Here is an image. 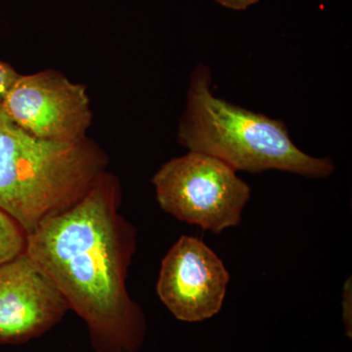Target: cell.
Segmentation results:
<instances>
[{"instance_id":"1","label":"cell","mask_w":352,"mask_h":352,"mask_svg":"<svg viewBox=\"0 0 352 352\" xmlns=\"http://www.w3.org/2000/svg\"><path fill=\"white\" fill-rule=\"evenodd\" d=\"M119 180L104 173L82 200L27 235L25 254L87 324L95 352H138L146 319L126 278L136 230L120 214Z\"/></svg>"},{"instance_id":"2","label":"cell","mask_w":352,"mask_h":352,"mask_svg":"<svg viewBox=\"0 0 352 352\" xmlns=\"http://www.w3.org/2000/svg\"><path fill=\"white\" fill-rule=\"evenodd\" d=\"M107 164V155L90 139L34 138L0 107V208L27 235L82 200Z\"/></svg>"},{"instance_id":"3","label":"cell","mask_w":352,"mask_h":352,"mask_svg":"<svg viewBox=\"0 0 352 352\" xmlns=\"http://www.w3.org/2000/svg\"><path fill=\"white\" fill-rule=\"evenodd\" d=\"M210 69L200 65L191 76L178 142L190 152L217 157L236 171L281 170L312 178L328 177L330 159L302 151L281 120L233 105L210 90Z\"/></svg>"},{"instance_id":"4","label":"cell","mask_w":352,"mask_h":352,"mask_svg":"<svg viewBox=\"0 0 352 352\" xmlns=\"http://www.w3.org/2000/svg\"><path fill=\"white\" fill-rule=\"evenodd\" d=\"M160 207L214 233L239 226L251 198L249 185L217 157L189 152L164 164L152 179Z\"/></svg>"},{"instance_id":"5","label":"cell","mask_w":352,"mask_h":352,"mask_svg":"<svg viewBox=\"0 0 352 352\" xmlns=\"http://www.w3.org/2000/svg\"><path fill=\"white\" fill-rule=\"evenodd\" d=\"M0 107L30 135L57 142L87 138L92 120L87 88L50 69L19 75Z\"/></svg>"},{"instance_id":"6","label":"cell","mask_w":352,"mask_h":352,"mask_svg":"<svg viewBox=\"0 0 352 352\" xmlns=\"http://www.w3.org/2000/svg\"><path fill=\"white\" fill-rule=\"evenodd\" d=\"M229 281L223 261L210 247L182 236L162 261L157 294L178 320L205 321L221 309Z\"/></svg>"},{"instance_id":"7","label":"cell","mask_w":352,"mask_h":352,"mask_svg":"<svg viewBox=\"0 0 352 352\" xmlns=\"http://www.w3.org/2000/svg\"><path fill=\"white\" fill-rule=\"evenodd\" d=\"M69 309L56 285L25 252L0 265V344L43 336Z\"/></svg>"},{"instance_id":"8","label":"cell","mask_w":352,"mask_h":352,"mask_svg":"<svg viewBox=\"0 0 352 352\" xmlns=\"http://www.w3.org/2000/svg\"><path fill=\"white\" fill-rule=\"evenodd\" d=\"M27 234L8 214L0 208V265L25 254Z\"/></svg>"},{"instance_id":"9","label":"cell","mask_w":352,"mask_h":352,"mask_svg":"<svg viewBox=\"0 0 352 352\" xmlns=\"http://www.w3.org/2000/svg\"><path fill=\"white\" fill-rule=\"evenodd\" d=\"M351 279L347 280L342 291V319L346 329V335L351 338L352 329V291Z\"/></svg>"},{"instance_id":"10","label":"cell","mask_w":352,"mask_h":352,"mask_svg":"<svg viewBox=\"0 0 352 352\" xmlns=\"http://www.w3.org/2000/svg\"><path fill=\"white\" fill-rule=\"evenodd\" d=\"M18 76L19 74L16 73L12 67L0 61V105Z\"/></svg>"},{"instance_id":"11","label":"cell","mask_w":352,"mask_h":352,"mask_svg":"<svg viewBox=\"0 0 352 352\" xmlns=\"http://www.w3.org/2000/svg\"><path fill=\"white\" fill-rule=\"evenodd\" d=\"M214 1L232 10H245L250 6L258 3L259 0H214Z\"/></svg>"}]
</instances>
